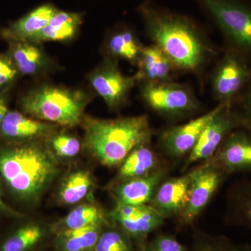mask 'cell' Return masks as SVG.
<instances>
[{
  "label": "cell",
  "mask_w": 251,
  "mask_h": 251,
  "mask_svg": "<svg viewBox=\"0 0 251 251\" xmlns=\"http://www.w3.org/2000/svg\"><path fill=\"white\" fill-rule=\"evenodd\" d=\"M102 214L97 206L82 204L73 209L64 219L67 229L82 228L100 223Z\"/></svg>",
  "instance_id": "cell-26"
},
{
  "label": "cell",
  "mask_w": 251,
  "mask_h": 251,
  "mask_svg": "<svg viewBox=\"0 0 251 251\" xmlns=\"http://www.w3.org/2000/svg\"><path fill=\"white\" fill-rule=\"evenodd\" d=\"M57 11L53 4H44L16 21L0 29V37L4 41H29L49 24Z\"/></svg>",
  "instance_id": "cell-14"
},
{
  "label": "cell",
  "mask_w": 251,
  "mask_h": 251,
  "mask_svg": "<svg viewBox=\"0 0 251 251\" xmlns=\"http://www.w3.org/2000/svg\"><path fill=\"white\" fill-rule=\"evenodd\" d=\"M106 47L113 58L125 59L137 64L143 46L131 29L122 27L110 34Z\"/></svg>",
  "instance_id": "cell-20"
},
{
  "label": "cell",
  "mask_w": 251,
  "mask_h": 251,
  "mask_svg": "<svg viewBox=\"0 0 251 251\" xmlns=\"http://www.w3.org/2000/svg\"><path fill=\"white\" fill-rule=\"evenodd\" d=\"M42 235V229L37 225H18L0 237V251H29Z\"/></svg>",
  "instance_id": "cell-21"
},
{
  "label": "cell",
  "mask_w": 251,
  "mask_h": 251,
  "mask_svg": "<svg viewBox=\"0 0 251 251\" xmlns=\"http://www.w3.org/2000/svg\"><path fill=\"white\" fill-rule=\"evenodd\" d=\"M57 171L55 157L41 140L0 141V184L5 197L8 195L20 204L32 202L52 181Z\"/></svg>",
  "instance_id": "cell-1"
},
{
  "label": "cell",
  "mask_w": 251,
  "mask_h": 251,
  "mask_svg": "<svg viewBox=\"0 0 251 251\" xmlns=\"http://www.w3.org/2000/svg\"><path fill=\"white\" fill-rule=\"evenodd\" d=\"M25 216L24 213L16 210L6 202L2 186L0 184V219H12Z\"/></svg>",
  "instance_id": "cell-30"
},
{
  "label": "cell",
  "mask_w": 251,
  "mask_h": 251,
  "mask_svg": "<svg viewBox=\"0 0 251 251\" xmlns=\"http://www.w3.org/2000/svg\"><path fill=\"white\" fill-rule=\"evenodd\" d=\"M153 251H184L177 241L171 237L158 238L153 244Z\"/></svg>",
  "instance_id": "cell-31"
},
{
  "label": "cell",
  "mask_w": 251,
  "mask_h": 251,
  "mask_svg": "<svg viewBox=\"0 0 251 251\" xmlns=\"http://www.w3.org/2000/svg\"><path fill=\"white\" fill-rule=\"evenodd\" d=\"M10 92L11 91L0 92V125L10 110L9 108Z\"/></svg>",
  "instance_id": "cell-32"
},
{
  "label": "cell",
  "mask_w": 251,
  "mask_h": 251,
  "mask_svg": "<svg viewBox=\"0 0 251 251\" xmlns=\"http://www.w3.org/2000/svg\"><path fill=\"white\" fill-rule=\"evenodd\" d=\"M239 120L226 105L203 130L197 144L187 160L188 163L204 160L212 156L226 135L239 125Z\"/></svg>",
  "instance_id": "cell-9"
},
{
  "label": "cell",
  "mask_w": 251,
  "mask_h": 251,
  "mask_svg": "<svg viewBox=\"0 0 251 251\" xmlns=\"http://www.w3.org/2000/svg\"><path fill=\"white\" fill-rule=\"evenodd\" d=\"M135 74L138 82H166L171 81L173 63L166 54L156 46H143Z\"/></svg>",
  "instance_id": "cell-17"
},
{
  "label": "cell",
  "mask_w": 251,
  "mask_h": 251,
  "mask_svg": "<svg viewBox=\"0 0 251 251\" xmlns=\"http://www.w3.org/2000/svg\"><path fill=\"white\" fill-rule=\"evenodd\" d=\"M190 186L189 174L168 180L158 188L151 206L164 217L182 213L189 200Z\"/></svg>",
  "instance_id": "cell-15"
},
{
  "label": "cell",
  "mask_w": 251,
  "mask_h": 251,
  "mask_svg": "<svg viewBox=\"0 0 251 251\" xmlns=\"http://www.w3.org/2000/svg\"><path fill=\"white\" fill-rule=\"evenodd\" d=\"M98 225L66 229L62 234L66 251H85L95 246L99 239Z\"/></svg>",
  "instance_id": "cell-25"
},
{
  "label": "cell",
  "mask_w": 251,
  "mask_h": 251,
  "mask_svg": "<svg viewBox=\"0 0 251 251\" xmlns=\"http://www.w3.org/2000/svg\"><path fill=\"white\" fill-rule=\"evenodd\" d=\"M140 94L149 105L163 113L175 115L198 107L197 100L189 89L171 81L144 82Z\"/></svg>",
  "instance_id": "cell-7"
},
{
  "label": "cell",
  "mask_w": 251,
  "mask_h": 251,
  "mask_svg": "<svg viewBox=\"0 0 251 251\" xmlns=\"http://www.w3.org/2000/svg\"><path fill=\"white\" fill-rule=\"evenodd\" d=\"M240 251L237 250V249H232V248H227V249H215L214 251Z\"/></svg>",
  "instance_id": "cell-35"
},
{
  "label": "cell",
  "mask_w": 251,
  "mask_h": 251,
  "mask_svg": "<svg viewBox=\"0 0 251 251\" xmlns=\"http://www.w3.org/2000/svg\"><path fill=\"white\" fill-rule=\"evenodd\" d=\"M242 208L244 219L251 225V191L248 193L247 197L243 200Z\"/></svg>",
  "instance_id": "cell-33"
},
{
  "label": "cell",
  "mask_w": 251,
  "mask_h": 251,
  "mask_svg": "<svg viewBox=\"0 0 251 251\" xmlns=\"http://www.w3.org/2000/svg\"><path fill=\"white\" fill-rule=\"evenodd\" d=\"M251 76L246 63L234 54H227L218 67L213 80V88L221 103L230 105L234 95Z\"/></svg>",
  "instance_id": "cell-12"
},
{
  "label": "cell",
  "mask_w": 251,
  "mask_h": 251,
  "mask_svg": "<svg viewBox=\"0 0 251 251\" xmlns=\"http://www.w3.org/2000/svg\"><path fill=\"white\" fill-rule=\"evenodd\" d=\"M227 104L221 103L199 118L167 130L162 138L167 153L171 156H179L192 151L206 125Z\"/></svg>",
  "instance_id": "cell-10"
},
{
  "label": "cell",
  "mask_w": 251,
  "mask_h": 251,
  "mask_svg": "<svg viewBox=\"0 0 251 251\" xmlns=\"http://www.w3.org/2000/svg\"><path fill=\"white\" fill-rule=\"evenodd\" d=\"M95 251H130V247L121 234L111 231L99 238Z\"/></svg>",
  "instance_id": "cell-29"
},
{
  "label": "cell",
  "mask_w": 251,
  "mask_h": 251,
  "mask_svg": "<svg viewBox=\"0 0 251 251\" xmlns=\"http://www.w3.org/2000/svg\"><path fill=\"white\" fill-rule=\"evenodd\" d=\"M156 163L152 151L141 145L125 158L120 168V176L130 179L146 176L154 168Z\"/></svg>",
  "instance_id": "cell-22"
},
{
  "label": "cell",
  "mask_w": 251,
  "mask_h": 251,
  "mask_svg": "<svg viewBox=\"0 0 251 251\" xmlns=\"http://www.w3.org/2000/svg\"><path fill=\"white\" fill-rule=\"evenodd\" d=\"M86 148L100 163L115 166L133 150L151 139V129L146 115L101 120L84 117Z\"/></svg>",
  "instance_id": "cell-3"
},
{
  "label": "cell",
  "mask_w": 251,
  "mask_h": 251,
  "mask_svg": "<svg viewBox=\"0 0 251 251\" xmlns=\"http://www.w3.org/2000/svg\"><path fill=\"white\" fill-rule=\"evenodd\" d=\"M161 173L130 179L115 190L118 203L130 205H143L151 200L157 185L161 181Z\"/></svg>",
  "instance_id": "cell-19"
},
{
  "label": "cell",
  "mask_w": 251,
  "mask_h": 251,
  "mask_svg": "<svg viewBox=\"0 0 251 251\" xmlns=\"http://www.w3.org/2000/svg\"><path fill=\"white\" fill-rule=\"evenodd\" d=\"M219 162L226 171H251V139L244 133L229 135L219 154Z\"/></svg>",
  "instance_id": "cell-18"
},
{
  "label": "cell",
  "mask_w": 251,
  "mask_h": 251,
  "mask_svg": "<svg viewBox=\"0 0 251 251\" xmlns=\"http://www.w3.org/2000/svg\"><path fill=\"white\" fill-rule=\"evenodd\" d=\"M57 125L27 116L18 110H9L0 125V141L18 143L50 140L57 133Z\"/></svg>",
  "instance_id": "cell-8"
},
{
  "label": "cell",
  "mask_w": 251,
  "mask_h": 251,
  "mask_svg": "<svg viewBox=\"0 0 251 251\" xmlns=\"http://www.w3.org/2000/svg\"><path fill=\"white\" fill-rule=\"evenodd\" d=\"M189 176L191 179L189 200L187 206L181 213L183 219L187 222L194 219L204 209L221 179L218 168L211 166L201 167L191 172Z\"/></svg>",
  "instance_id": "cell-11"
},
{
  "label": "cell",
  "mask_w": 251,
  "mask_h": 251,
  "mask_svg": "<svg viewBox=\"0 0 251 251\" xmlns=\"http://www.w3.org/2000/svg\"><path fill=\"white\" fill-rule=\"evenodd\" d=\"M247 110L248 117H249V121H250L251 123V90L250 92H249V96H248Z\"/></svg>",
  "instance_id": "cell-34"
},
{
  "label": "cell",
  "mask_w": 251,
  "mask_h": 251,
  "mask_svg": "<svg viewBox=\"0 0 251 251\" xmlns=\"http://www.w3.org/2000/svg\"><path fill=\"white\" fill-rule=\"evenodd\" d=\"M50 140L52 148L57 156L74 157L80 151V141L72 135L56 133Z\"/></svg>",
  "instance_id": "cell-28"
},
{
  "label": "cell",
  "mask_w": 251,
  "mask_h": 251,
  "mask_svg": "<svg viewBox=\"0 0 251 251\" xmlns=\"http://www.w3.org/2000/svg\"><path fill=\"white\" fill-rule=\"evenodd\" d=\"M92 184V177L89 172H75L62 185L59 193L61 201L67 204L80 202L87 196Z\"/></svg>",
  "instance_id": "cell-23"
},
{
  "label": "cell",
  "mask_w": 251,
  "mask_h": 251,
  "mask_svg": "<svg viewBox=\"0 0 251 251\" xmlns=\"http://www.w3.org/2000/svg\"><path fill=\"white\" fill-rule=\"evenodd\" d=\"M14 61L8 52H0V92L12 90L21 77Z\"/></svg>",
  "instance_id": "cell-27"
},
{
  "label": "cell",
  "mask_w": 251,
  "mask_h": 251,
  "mask_svg": "<svg viewBox=\"0 0 251 251\" xmlns=\"http://www.w3.org/2000/svg\"><path fill=\"white\" fill-rule=\"evenodd\" d=\"M9 54L21 77L37 76L49 72L54 62L46 53L40 44L30 41H7Z\"/></svg>",
  "instance_id": "cell-13"
},
{
  "label": "cell",
  "mask_w": 251,
  "mask_h": 251,
  "mask_svg": "<svg viewBox=\"0 0 251 251\" xmlns=\"http://www.w3.org/2000/svg\"><path fill=\"white\" fill-rule=\"evenodd\" d=\"M83 22V14L57 9L49 24L29 41L36 44L49 41L66 42L76 36Z\"/></svg>",
  "instance_id": "cell-16"
},
{
  "label": "cell",
  "mask_w": 251,
  "mask_h": 251,
  "mask_svg": "<svg viewBox=\"0 0 251 251\" xmlns=\"http://www.w3.org/2000/svg\"><path fill=\"white\" fill-rule=\"evenodd\" d=\"M237 47L251 52V9L238 0H196Z\"/></svg>",
  "instance_id": "cell-5"
},
{
  "label": "cell",
  "mask_w": 251,
  "mask_h": 251,
  "mask_svg": "<svg viewBox=\"0 0 251 251\" xmlns=\"http://www.w3.org/2000/svg\"><path fill=\"white\" fill-rule=\"evenodd\" d=\"M90 94L78 89L44 84L20 95L19 110L36 120L73 128L82 123Z\"/></svg>",
  "instance_id": "cell-4"
},
{
  "label": "cell",
  "mask_w": 251,
  "mask_h": 251,
  "mask_svg": "<svg viewBox=\"0 0 251 251\" xmlns=\"http://www.w3.org/2000/svg\"><path fill=\"white\" fill-rule=\"evenodd\" d=\"M164 218L152 206L145 205L143 211L138 215L119 223L130 234L137 236L143 235L158 227Z\"/></svg>",
  "instance_id": "cell-24"
},
{
  "label": "cell",
  "mask_w": 251,
  "mask_h": 251,
  "mask_svg": "<svg viewBox=\"0 0 251 251\" xmlns=\"http://www.w3.org/2000/svg\"><path fill=\"white\" fill-rule=\"evenodd\" d=\"M138 11L148 35L174 67L195 71L202 65L209 49L191 18L162 9L151 0H145Z\"/></svg>",
  "instance_id": "cell-2"
},
{
  "label": "cell",
  "mask_w": 251,
  "mask_h": 251,
  "mask_svg": "<svg viewBox=\"0 0 251 251\" xmlns=\"http://www.w3.org/2000/svg\"><path fill=\"white\" fill-rule=\"evenodd\" d=\"M92 88L110 108H117L125 103L130 90L138 81L134 76L124 75L117 62L107 57L87 75Z\"/></svg>",
  "instance_id": "cell-6"
}]
</instances>
